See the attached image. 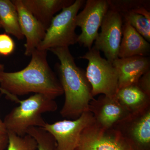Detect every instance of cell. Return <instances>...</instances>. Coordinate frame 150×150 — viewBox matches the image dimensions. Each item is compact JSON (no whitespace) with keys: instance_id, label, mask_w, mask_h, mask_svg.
Masks as SVG:
<instances>
[{"instance_id":"ac0fdd59","label":"cell","mask_w":150,"mask_h":150,"mask_svg":"<svg viewBox=\"0 0 150 150\" xmlns=\"http://www.w3.org/2000/svg\"><path fill=\"white\" fill-rule=\"evenodd\" d=\"M123 22L129 23L148 42L150 41V18L130 12L121 14Z\"/></svg>"},{"instance_id":"9c48e42d","label":"cell","mask_w":150,"mask_h":150,"mask_svg":"<svg viewBox=\"0 0 150 150\" xmlns=\"http://www.w3.org/2000/svg\"><path fill=\"white\" fill-rule=\"evenodd\" d=\"M76 150H134L114 129H103L95 122L84 129Z\"/></svg>"},{"instance_id":"8fae6325","label":"cell","mask_w":150,"mask_h":150,"mask_svg":"<svg viewBox=\"0 0 150 150\" xmlns=\"http://www.w3.org/2000/svg\"><path fill=\"white\" fill-rule=\"evenodd\" d=\"M89 111L93 115L94 122L103 129H113L120 121L131 114L115 97L104 95L91 101Z\"/></svg>"},{"instance_id":"e0dca14e","label":"cell","mask_w":150,"mask_h":150,"mask_svg":"<svg viewBox=\"0 0 150 150\" xmlns=\"http://www.w3.org/2000/svg\"><path fill=\"white\" fill-rule=\"evenodd\" d=\"M0 23L7 34L13 35L18 40L24 38L17 11L12 1L0 0Z\"/></svg>"},{"instance_id":"52a82bcc","label":"cell","mask_w":150,"mask_h":150,"mask_svg":"<svg viewBox=\"0 0 150 150\" xmlns=\"http://www.w3.org/2000/svg\"><path fill=\"white\" fill-rule=\"evenodd\" d=\"M94 122L92 113L87 111L77 119L46 123L42 128L55 139L56 150H76L83 131Z\"/></svg>"},{"instance_id":"2e32d148","label":"cell","mask_w":150,"mask_h":150,"mask_svg":"<svg viewBox=\"0 0 150 150\" xmlns=\"http://www.w3.org/2000/svg\"><path fill=\"white\" fill-rule=\"evenodd\" d=\"M115 97L131 113L150 106V96L143 91L137 84L118 89Z\"/></svg>"},{"instance_id":"30bf717a","label":"cell","mask_w":150,"mask_h":150,"mask_svg":"<svg viewBox=\"0 0 150 150\" xmlns=\"http://www.w3.org/2000/svg\"><path fill=\"white\" fill-rule=\"evenodd\" d=\"M123 23L120 13L108 10L100 26V32L94 41L93 47L103 52L106 59L111 63L118 58Z\"/></svg>"},{"instance_id":"4316f807","label":"cell","mask_w":150,"mask_h":150,"mask_svg":"<svg viewBox=\"0 0 150 150\" xmlns=\"http://www.w3.org/2000/svg\"><path fill=\"white\" fill-rule=\"evenodd\" d=\"M0 28H2L1 25V23H0Z\"/></svg>"},{"instance_id":"7a4b0ae2","label":"cell","mask_w":150,"mask_h":150,"mask_svg":"<svg viewBox=\"0 0 150 150\" xmlns=\"http://www.w3.org/2000/svg\"><path fill=\"white\" fill-rule=\"evenodd\" d=\"M60 61V83L65 94V101L60 114L64 118L74 120L89 111L94 99L86 73L78 67L69 47L50 49Z\"/></svg>"},{"instance_id":"3957f363","label":"cell","mask_w":150,"mask_h":150,"mask_svg":"<svg viewBox=\"0 0 150 150\" xmlns=\"http://www.w3.org/2000/svg\"><path fill=\"white\" fill-rule=\"evenodd\" d=\"M16 101L19 105L6 115L4 122L7 132L21 137L27 134L30 127L43 128L46 122L42 114L55 112L58 108L55 99L41 94H34L23 100L18 98Z\"/></svg>"},{"instance_id":"ba28073f","label":"cell","mask_w":150,"mask_h":150,"mask_svg":"<svg viewBox=\"0 0 150 150\" xmlns=\"http://www.w3.org/2000/svg\"><path fill=\"white\" fill-rule=\"evenodd\" d=\"M109 10L107 0H87L85 6L76 17V25L81 33L78 36V43L89 50L98 35V30Z\"/></svg>"},{"instance_id":"9a60e30c","label":"cell","mask_w":150,"mask_h":150,"mask_svg":"<svg viewBox=\"0 0 150 150\" xmlns=\"http://www.w3.org/2000/svg\"><path fill=\"white\" fill-rule=\"evenodd\" d=\"M27 9L46 30L54 15L72 4L73 0H21Z\"/></svg>"},{"instance_id":"4fadbf2b","label":"cell","mask_w":150,"mask_h":150,"mask_svg":"<svg viewBox=\"0 0 150 150\" xmlns=\"http://www.w3.org/2000/svg\"><path fill=\"white\" fill-rule=\"evenodd\" d=\"M112 64L118 74V89L137 84L140 78L150 71V59L146 56L118 58Z\"/></svg>"},{"instance_id":"7c38bea8","label":"cell","mask_w":150,"mask_h":150,"mask_svg":"<svg viewBox=\"0 0 150 150\" xmlns=\"http://www.w3.org/2000/svg\"><path fill=\"white\" fill-rule=\"evenodd\" d=\"M12 1L17 11L21 32L26 38L25 55L31 56L45 37L46 28L25 7L21 0Z\"/></svg>"},{"instance_id":"5b68a950","label":"cell","mask_w":150,"mask_h":150,"mask_svg":"<svg viewBox=\"0 0 150 150\" xmlns=\"http://www.w3.org/2000/svg\"><path fill=\"white\" fill-rule=\"evenodd\" d=\"M80 58L88 61L86 75L93 96L115 97L118 90V76L112 63L102 58L100 51L93 46Z\"/></svg>"},{"instance_id":"7402d4cb","label":"cell","mask_w":150,"mask_h":150,"mask_svg":"<svg viewBox=\"0 0 150 150\" xmlns=\"http://www.w3.org/2000/svg\"><path fill=\"white\" fill-rule=\"evenodd\" d=\"M15 43L8 34H0V55L7 56L11 55L15 49Z\"/></svg>"},{"instance_id":"d4e9b609","label":"cell","mask_w":150,"mask_h":150,"mask_svg":"<svg viewBox=\"0 0 150 150\" xmlns=\"http://www.w3.org/2000/svg\"><path fill=\"white\" fill-rule=\"evenodd\" d=\"M7 134V131L6 129L4 121L1 119V115H0V136L6 135Z\"/></svg>"},{"instance_id":"277c9868","label":"cell","mask_w":150,"mask_h":150,"mask_svg":"<svg viewBox=\"0 0 150 150\" xmlns=\"http://www.w3.org/2000/svg\"><path fill=\"white\" fill-rule=\"evenodd\" d=\"M85 1L76 0L54 16L38 50L47 51L52 48L69 47L78 43L79 35L75 31L76 17Z\"/></svg>"},{"instance_id":"cb8c5ba5","label":"cell","mask_w":150,"mask_h":150,"mask_svg":"<svg viewBox=\"0 0 150 150\" xmlns=\"http://www.w3.org/2000/svg\"><path fill=\"white\" fill-rule=\"evenodd\" d=\"M8 144V137L6 135L0 136V150H4Z\"/></svg>"},{"instance_id":"603a6c76","label":"cell","mask_w":150,"mask_h":150,"mask_svg":"<svg viewBox=\"0 0 150 150\" xmlns=\"http://www.w3.org/2000/svg\"><path fill=\"white\" fill-rule=\"evenodd\" d=\"M137 84L145 93L150 96V71L140 78Z\"/></svg>"},{"instance_id":"484cf974","label":"cell","mask_w":150,"mask_h":150,"mask_svg":"<svg viewBox=\"0 0 150 150\" xmlns=\"http://www.w3.org/2000/svg\"><path fill=\"white\" fill-rule=\"evenodd\" d=\"M4 66L2 64H0V76L1 74L4 71Z\"/></svg>"},{"instance_id":"ffe728a7","label":"cell","mask_w":150,"mask_h":150,"mask_svg":"<svg viewBox=\"0 0 150 150\" xmlns=\"http://www.w3.org/2000/svg\"><path fill=\"white\" fill-rule=\"evenodd\" d=\"M27 134L33 137L37 143L38 150H56V142L53 136L42 128L30 127Z\"/></svg>"},{"instance_id":"5bb4252c","label":"cell","mask_w":150,"mask_h":150,"mask_svg":"<svg viewBox=\"0 0 150 150\" xmlns=\"http://www.w3.org/2000/svg\"><path fill=\"white\" fill-rule=\"evenodd\" d=\"M150 51V43L129 23L123 22L118 58L145 56Z\"/></svg>"},{"instance_id":"8992f818","label":"cell","mask_w":150,"mask_h":150,"mask_svg":"<svg viewBox=\"0 0 150 150\" xmlns=\"http://www.w3.org/2000/svg\"><path fill=\"white\" fill-rule=\"evenodd\" d=\"M113 129L118 131L134 150H149L150 106L131 113Z\"/></svg>"},{"instance_id":"6da1fadb","label":"cell","mask_w":150,"mask_h":150,"mask_svg":"<svg viewBox=\"0 0 150 150\" xmlns=\"http://www.w3.org/2000/svg\"><path fill=\"white\" fill-rule=\"evenodd\" d=\"M47 52L36 49L24 69L13 72H3L0 76L1 93L10 99L32 93L54 99L63 95L61 83L48 64Z\"/></svg>"},{"instance_id":"44dd1931","label":"cell","mask_w":150,"mask_h":150,"mask_svg":"<svg viewBox=\"0 0 150 150\" xmlns=\"http://www.w3.org/2000/svg\"><path fill=\"white\" fill-rule=\"evenodd\" d=\"M7 150H37L36 141L33 137L28 134L21 137L12 132H7Z\"/></svg>"},{"instance_id":"d6986e66","label":"cell","mask_w":150,"mask_h":150,"mask_svg":"<svg viewBox=\"0 0 150 150\" xmlns=\"http://www.w3.org/2000/svg\"><path fill=\"white\" fill-rule=\"evenodd\" d=\"M109 9L120 14L132 12L140 8L150 10V1L146 0H107Z\"/></svg>"}]
</instances>
